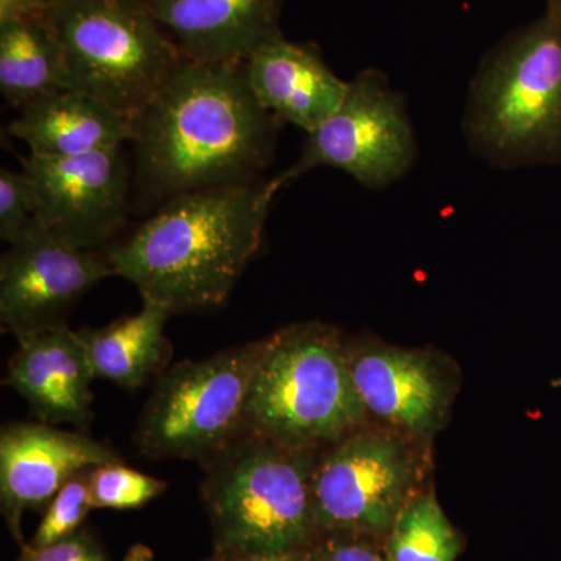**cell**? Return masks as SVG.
Instances as JSON below:
<instances>
[{"label": "cell", "instance_id": "cell-8", "mask_svg": "<svg viewBox=\"0 0 561 561\" xmlns=\"http://www.w3.org/2000/svg\"><path fill=\"white\" fill-rule=\"evenodd\" d=\"M419 140L408 99L382 70H360L337 111L308 133L298 160L275 176L279 190L317 168L348 173L360 186L383 191L411 173Z\"/></svg>", "mask_w": 561, "mask_h": 561}, {"label": "cell", "instance_id": "cell-10", "mask_svg": "<svg viewBox=\"0 0 561 561\" xmlns=\"http://www.w3.org/2000/svg\"><path fill=\"white\" fill-rule=\"evenodd\" d=\"M36 220L81 249L105 251L131 209L133 173L124 147L72 158L31 154L22 161Z\"/></svg>", "mask_w": 561, "mask_h": 561}, {"label": "cell", "instance_id": "cell-22", "mask_svg": "<svg viewBox=\"0 0 561 561\" xmlns=\"http://www.w3.org/2000/svg\"><path fill=\"white\" fill-rule=\"evenodd\" d=\"M90 481L91 470H88L73 476L65 483L57 496L47 505L38 530L33 535L32 541L27 542L31 548H46L66 540L80 530L88 513L94 508L91 502Z\"/></svg>", "mask_w": 561, "mask_h": 561}, {"label": "cell", "instance_id": "cell-19", "mask_svg": "<svg viewBox=\"0 0 561 561\" xmlns=\"http://www.w3.org/2000/svg\"><path fill=\"white\" fill-rule=\"evenodd\" d=\"M62 90H68L65 58L49 16L0 24V91L5 102L21 111Z\"/></svg>", "mask_w": 561, "mask_h": 561}, {"label": "cell", "instance_id": "cell-15", "mask_svg": "<svg viewBox=\"0 0 561 561\" xmlns=\"http://www.w3.org/2000/svg\"><path fill=\"white\" fill-rule=\"evenodd\" d=\"M247 81L262 108L280 124L311 133L337 111L348 90L312 43L276 36L245 60Z\"/></svg>", "mask_w": 561, "mask_h": 561}, {"label": "cell", "instance_id": "cell-18", "mask_svg": "<svg viewBox=\"0 0 561 561\" xmlns=\"http://www.w3.org/2000/svg\"><path fill=\"white\" fill-rule=\"evenodd\" d=\"M172 316L160 302L142 300V308L135 316L103 328L77 331L95 379H106L125 390L140 389L171 357L164 328Z\"/></svg>", "mask_w": 561, "mask_h": 561}, {"label": "cell", "instance_id": "cell-27", "mask_svg": "<svg viewBox=\"0 0 561 561\" xmlns=\"http://www.w3.org/2000/svg\"><path fill=\"white\" fill-rule=\"evenodd\" d=\"M208 561H316L313 549L286 553H250V556H234V553L214 552Z\"/></svg>", "mask_w": 561, "mask_h": 561}, {"label": "cell", "instance_id": "cell-13", "mask_svg": "<svg viewBox=\"0 0 561 561\" xmlns=\"http://www.w3.org/2000/svg\"><path fill=\"white\" fill-rule=\"evenodd\" d=\"M348 353L367 415L413 438L431 437L442 426L454 387L432 354L379 343H364Z\"/></svg>", "mask_w": 561, "mask_h": 561}, {"label": "cell", "instance_id": "cell-12", "mask_svg": "<svg viewBox=\"0 0 561 561\" xmlns=\"http://www.w3.org/2000/svg\"><path fill=\"white\" fill-rule=\"evenodd\" d=\"M119 454L84 432L47 423H9L0 431V507L14 540L27 545L22 516L41 511L80 472L119 463Z\"/></svg>", "mask_w": 561, "mask_h": 561}, {"label": "cell", "instance_id": "cell-16", "mask_svg": "<svg viewBox=\"0 0 561 561\" xmlns=\"http://www.w3.org/2000/svg\"><path fill=\"white\" fill-rule=\"evenodd\" d=\"M180 54L194 61H245L283 35L284 0H149Z\"/></svg>", "mask_w": 561, "mask_h": 561}, {"label": "cell", "instance_id": "cell-6", "mask_svg": "<svg viewBox=\"0 0 561 561\" xmlns=\"http://www.w3.org/2000/svg\"><path fill=\"white\" fill-rule=\"evenodd\" d=\"M47 16L68 90L87 92L131 122L183 58L149 0H51Z\"/></svg>", "mask_w": 561, "mask_h": 561}, {"label": "cell", "instance_id": "cell-23", "mask_svg": "<svg viewBox=\"0 0 561 561\" xmlns=\"http://www.w3.org/2000/svg\"><path fill=\"white\" fill-rule=\"evenodd\" d=\"M36 219V201L31 180L24 171L2 169L0 172V238L16 241Z\"/></svg>", "mask_w": 561, "mask_h": 561}, {"label": "cell", "instance_id": "cell-5", "mask_svg": "<svg viewBox=\"0 0 561 561\" xmlns=\"http://www.w3.org/2000/svg\"><path fill=\"white\" fill-rule=\"evenodd\" d=\"M367 419L341 334L319 321L262 341L247 401V431L295 448H328Z\"/></svg>", "mask_w": 561, "mask_h": 561}, {"label": "cell", "instance_id": "cell-2", "mask_svg": "<svg viewBox=\"0 0 561 561\" xmlns=\"http://www.w3.org/2000/svg\"><path fill=\"white\" fill-rule=\"evenodd\" d=\"M275 179L186 192L106 249L114 273L172 313L219 308L261 249Z\"/></svg>", "mask_w": 561, "mask_h": 561}, {"label": "cell", "instance_id": "cell-21", "mask_svg": "<svg viewBox=\"0 0 561 561\" xmlns=\"http://www.w3.org/2000/svg\"><path fill=\"white\" fill-rule=\"evenodd\" d=\"M90 490L92 507L128 511L157 500L168 490V483L119 461L92 468Z\"/></svg>", "mask_w": 561, "mask_h": 561}, {"label": "cell", "instance_id": "cell-3", "mask_svg": "<svg viewBox=\"0 0 561 561\" xmlns=\"http://www.w3.org/2000/svg\"><path fill=\"white\" fill-rule=\"evenodd\" d=\"M468 150L502 171L561 165V0L483 57L465 103Z\"/></svg>", "mask_w": 561, "mask_h": 561}, {"label": "cell", "instance_id": "cell-11", "mask_svg": "<svg viewBox=\"0 0 561 561\" xmlns=\"http://www.w3.org/2000/svg\"><path fill=\"white\" fill-rule=\"evenodd\" d=\"M0 261V324L11 334L65 323L62 316L116 275L106 251L81 249L33 220Z\"/></svg>", "mask_w": 561, "mask_h": 561}, {"label": "cell", "instance_id": "cell-17", "mask_svg": "<svg viewBox=\"0 0 561 561\" xmlns=\"http://www.w3.org/2000/svg\"><path fill=\"white\" fill-rule=\"evenodd\" d=\"M10 135L31 154L72 158L131 142L133 122L87 92L62 90L39 99L11 122Z\"/></svg>", "mask_w": 561, "mask_h": 561}, {"label": "cell", "instance_id": "cell-9", "mask_svg": "<svg viewBox=\"0 0 561 561\" xmlns=\"http://www.w3.org/2000/svg\"><path fill=\"white\" fill-rule=\"evenodd\" d=\"M419 449L394 430H359L328 446L312 478L320 535L387 537L420 491Z\"/></svg>", "mask_w": 561, "mask_h": 561}, {"label": "cell", "instance_id": "cell-14", "mask_svg": "<svg viewBox=\"0 0 561 561\" xmlns=\"http://www.w3.org/2000/svg\"><path fill=\"white\" fill-rule=\"evenodd\" d=\"M16 341L3 383L28 402L41 423L87 427L95 376L79 332L58 323L20 332Z\"/></svg>", "mask_w": 561, "mask_h": 561}, {"label": "cell", "instance_id": "cell-7", "mask_svg": "<svg viewBox=\"0 0 561 561\" xmlns=\"http://www.w3.org/2000/svg\"><path fill=\"white\" fill-rule=\"evenodd\" d=\"M261 346L247 343L162 373L136 426L139 451L206 465L241 437Z\"/></svg>", "mask_w": 561, "mask_h": 561}, {"label": "cell", "instance_id": "cell-4", "mask_svg": "<svg viewBox=\"0 0 561 561\" xmlns=\"http://www.w3.org/2000/svg\"><path fill=\"white\" fill-rule=\"evenodd\" d=\"M316 453L247 431L203 465L202 497L214 552L250 556L312 548L320 538L312 494Z\"/></svg>", "mask_w": 561, "mask_h": 561}, {"label": "cell", "instance_id": "cell-24", "mask_svg": "<svg viewBox=\"0 0 561 561\" xmlns=\"http://www.w3.org/2000/svg\"><path fill=\"white\" fill-rule=\"evenodd\" d=\"M312 549L316 561H390L383 540L367 535H320Z\"/></svg>", "mask_w": 561, "mask_h": 561}, {"label": "cell", "instance_id": "cell-1", "mask_svg": "<svg viewBox=\"0 0 561 561\" xmlns=\"http://www.w3.org/2000/svg\"><path fill=\"white\" fill-rule=\"evenodd\" d=\"M280 122L262 108L245 61L181 58L133 121V197L142 209L186 192L260 179Z\"/></svg>", "mask_w": 561, "mask_h": 561}, {"label": "cell", "instance_id": "cell-20", "mask_svg": "<svg viewBox=\"0 0 561 561\" xmlns=\"http://www.w3.org/2000/svg\"><path fill=\"white\" fill-rule=\"evenodd\" d=\"M461 546L459 531L432 490L419 491L383 538L390 561H456Z\"/></svg>", "mask_w": 561, "mask_h": 561}, {"label": "cell", "instance_id": "cell-26", "mask_svg": "<svg viewBox=\"0 0 561 561\" xmlns=\"http://www.w3.org/2000/svg\"><path fill=\"white\" fill-rule=\"evenodd\" d=\"M51 0H0V24L47 16Z\"/></svg>", "mask_w": 561, "mask_h": 561}, {"label": "cell", "instance_id": "cell-25", "mask_svg": "<svg viewBox=\"0 0 561 561\" xmlns=\"http://www.w3.org/2000/svg\"><path fill=\"white\" fill-rule=\"evenodd\" d=\"M20 561H106L102 546L88 530H79L66 540L35 549L22 546Z\"/></svg>", "mask_w": 561, "mask_h": 561}, {"label": "cell", "instance_id": "cell-28", "mask_svg": "<svg viewBox=\"0 0 561 561\" xmlns=\"http://www.w3.org/2000/svg\"><path fill=\"white\" fill-rule=\"evenodd\" d=\"M124 561H154V556L149 546L135 545L131 546Z\"/></svg>", "mask_w": 561, "mask_h": 561}]
</instances>
